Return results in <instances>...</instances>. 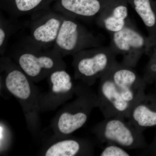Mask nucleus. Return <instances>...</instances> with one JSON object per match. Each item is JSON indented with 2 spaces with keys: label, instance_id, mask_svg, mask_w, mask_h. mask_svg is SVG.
<instances>
[{
  "label": "nucleus",
  "instance_id": "ddd939ff",
  "mask_svg": "<svg viewBox=\"0 0 156 156\" xmlns=\"http://www.w3.org/2000/svg\"><path fill=\"white\" fill-rule=\"evenodd\" d=\"M128 2L140 17L147 31L150 55L156 46V0H128Z\"/></svg>",
  "mask_w": 156,
  "mask_h": 156
},
{
  "label": "nucleus",
  "instance_id": "f257e3e1",
  "mask_svg": "<svg viewBox=\"0 0 156 156\" xmlns=\"http://www.w3.org/2000/svg\"><path fill=\"white\" fill-rule=\"evenodd\" d=\"M133 68L117 61L100 78L98 107L105 119H127L131 109L145 94L147 84Z\"/></svg>",
  "mask_w": 156,
  "mask_h": 156
},
{
  "label": "nucleus",
  "instance_id": "a211bd4d",
  "mask_svg": "<svg viewBox=\"0 0 156 156\" xmlns=\"http://www.w3.org/2000/svg\"><path fill=\"white\" fill-rule=\"evenodd\" d=\"M150 59L144 70L143 78L146 83L156 85V60L152 57Z\"/></svg>",
  "mask_w": 156,
  "mask_h": 156
},
{
  "label": "nucleus",
  "instance_id": "0eeeda50",
  "mask_svg": "<svg viewBox=\"0 0 156 156\" xmlns=\"http://www.w3.org/2000/svg\"><path fill=\"white\" fill-rule=\"evenodd\" d=\"M30 35L27 41L35 46L48 48L53 45L61 27L64 15L50 9L33 14Z\"/></svg>",
  "mask_w": 156,
  "mask_h": 156
},
{
  "label": "nucleus",
  "instance_id": "dca6fc26",
  "mask_svg": "<svg viewBox=\"0 0 156 156\" xmlns=\"http://www.w3.org/2000/svg\"><path fill=\"white\" fill-rule=\"evenodd\" d=\"M48 77L50 83L51 91L55 95H64L71 92L73 89L71 77L65 70V69L55 70Z\"/></svg>",
  "mask_w": 156,
  "mask_h": 156
},
{
  "label": "nucleus",
  "instance_id": "9b49d317",
  "mask_svg": "<svg viewBox=\"0 0 156 156\" xmlns=\"http://www.w3.org/2000/svg\"><path fill=\"white\" fill-rule=\"evenodd\" d=\"M128 5V0H110L95 19L98 25L110 34L122 30L131 20Z\"/></svg>",
  "mask_w": 156,
  "mask_h": 156
},
{
  "label": "nucleus",
  "instance_id": "412c9836",
  "mask_svg": "<svg viewBox=\"0 0 156 156\" xmlns=\"http://www.w3.org/2000/svg\"><path fill=\"white\" fill-rule=\"evenodd\" d=\"M149 56V57H153V58H155L156 60V46L154 48H153Z\"/></svg>",
  "mask_w": 156,
  "mask_h": 156
},
{
  "label": "nucleus",
  "instance_id": "6ab92c4d",
  "mask_svg": "<svg viewBox=\"0 0 156 156\" xmlns=\"http://www.w3.org/2000/svg\"><path fill=\"white\" fill-rule=\"evenodd\" d=\"M101 156H129L126 149L114 144H107L100 154Z\"/></svg>",
  "mask_w": 156,
  "mask_h": 156
},
{
  "label": "nucleus",
  "instance_id": "20e7f679",
  "mask_svg": "<svg viewBox=\"0 0 156 156\" xmlns=\"http://www.w3.org/2000/svg\"><path fill=\"white\" fill-rule=\"evenodd\" d=\"M126 119L106 118L95 126L93 131L100 142L114 144L126 149L146 148L148 145L143 132Z\"/></svg>",
  "mask_w": 156,
  "mask_h": 156
},
{
  "label": "nucleus",
  "instance_id": "aec40b11",
  "mask_svg": "<svg viewBox=\"0 0 156 156\" xmlns=\"http://www.w3.org/2000/svg\"><path fill=\"white\" fill-rule=\"evenodd\" d=\"M146 152L150 155L156 156V132L152 142L146 148Z\"/></svg>",
  "mask_w": 156,
  "mask_h": 156
},
{
  "label": "nucleus",
  "instance_id": "f03ea898",
  "mask_svg": "<svg viewBox=\"0 0 156 156\" xmlns=\"http://www.w3.org/2000/svg\"><path fill=\"white\" fill-rule=\"evenodd\" d=\"M13 59L34 81L41 80L53 71L66 67L62 56L54 48H40L27 41L14 53Z\"/></svg>",
  "mask_w": 156,
  "mask_h": 156
},
{
  "label": "nucleus",
  "instance_id": "9d476101",
  "mask_svg": "<svg viewBox=\"0 0 156 156\" xmlns=\"http://www.w3.org/2000/svg\"><path fill=\"white\" fill-rule=\"evenodd\" d=\"M110 0H56L53 10L75 19H96Z\"/></svg>",
  "mask_w": 156,
  "mask_h": 156
},
{
  "label": "nucleus",
  "instance_id": "4468645a",
  "mask_svg": "<svg viewBox=\"0 0 156 156\" xmlns=\"http://www.w3.org/2000/svg\"><path fill=\"white\" fill-rule=\"evenodd\" d=\"M93 147L88 141L70 139L57 141L47 149L46 156H75L92 154Z\"/></svg>",
  "mask_w": 156,
  "mask_h": 156
},
{
  "label": "nucleus",
  "instance_id": "2eb2a0df",
  "mask_svg": "<svg viewBox=\"0 0 156 156\" xmlns=\"http://www.w3.org/2000/svg\"><path fill=\"white\" fill-rule=\"evenodd\" d=\"M56 0H1V7L12 17H20L49 9Z\"/></svg>",
  "mask_w": 156,
  "mask_h": 156
},
{
  "label": "nucleus",
  "instance_id": "7ed1b4c3",
  "mask_svg": "<svg viewBox=\"0 0 156 156\" xmlns=\"http://www.w3.org/2000/svg\"><path fill=\"white\" fill-rule=\"evenodd\" d=\"M117 53L110 46L95 47L73 55L75 79L88 86L95 83L116 62Z\"/></svg>",
  "mask_w": 156,
  "mask_h": 156
},
{
  "label": "nucleus",
  "instance_id": "1a4fd4ad",
  "mask_svg": "<svg viewBox=\"0 0 156 156\" xmlns=\"http://www.w3.org/2000/svg\"><path fill=\"white\" fill-rule=\"evenodd\" d=\"M1 72L3 82L9 92L23 102L31 100L33 97V86L31 80L13 60L2 56Z\"/></svg>",
  "mask_w": 156,
  "mask_h": 156
},
{
  "label": "nucleus",
  "instance_id": "6e6552de",
  "mask_svg": "<svg viewBox=\"0 0 156 156\" xmlns=\"http://www.w3.org/2000/svg\"><path fill=\"white\" fill-rule=\"evenodd\" d=\"M87 89L84 87L79 91V98L71 111L64 112L58 117L56 126L61 134H72L82 128L87 122L92 109L98 106L97 95Z\"/></svg>",
  "mask_w": 156,
  "mask_h": 156
},
{
  "label": "nucleus",
  "instance_id": "f8f14e48",
  "mask_svg": "<svg viewBox=\"0 0 156 156\" xmlns=\"http://www.w3.org/2000/svg\"><path fill=\"white\" fill-rule=\"evenodd\" d=\"M127 119L142 132L156 128V95L145 93L131 109Z\"/></svg>",
  "mask_w": 156,
  "mask_h": 156
},
{
  "label": "nucleus",
  "instance_id": "39448f33",
  "mask_svg": "<svg viewBox=\"0 0 156 156\" xmlns=\"http://www.w3.org/2000/svg\"><path fill=\"white\" fill-rule=\"evenodd\" d=\"M101 46V41L76 19L64 15L53 48L62 57L82 50Z\"/></svg>",
  "mask_w": 156,
  "mask_h": 156
},
{
  "label": "nucleus",
  "instance_id": "f3484780",
  "mask_svg": "<svg viewBox=\"0 0 156 156\" xmlns=\"http://www.w3.org/2000/svg\"><path fill=\"white\" fill-rule=\"evenodd\" d=\"M15 30V25L11 20L1 14L0 15V54L4 56L8 41Z\"/></svg>",
  "mask_w": 156,
  "mask_h": 156
},
{
  "label": "nucleus",
  "instance_id": "423d86ee",
  "mask_svg": "<svg viewBox=\"0 0 156 156\" xmlns=\"http://www.w3.org/2000/svg\"><path fill=\"white\" fill-rule=\"evenodd\" d=\"M110 46L117 55H122V63L132 68L136 66L144 54L148 56L150 45L148 38L137 30L130 20L122 30L111 34Z\"/></svg>",
  "mask_w": 156,
  "mask_h": 156
}]
</instances>
